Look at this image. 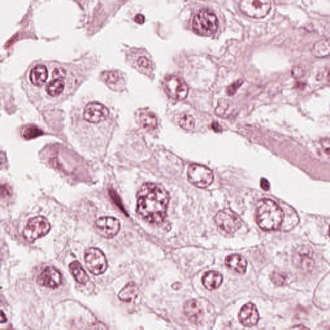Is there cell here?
<instances>
[{"mask_svg":"<svg viewBox=\"0 0 330 330\" xmlns=\"http://www.w3.org/2000/svg\"><path fill=\"white\" fill-rule=\"evenodd\" d=\"M50 229V222L45 217H34L29 220L23 230V236L27 241L33 243L47 234Z\"/></svg>","mask_w":330,"mask_h":330,"instance_id":"cell-4","label":"cell"},{"mask_svg":"<svg viewBox=\"0 0 330 330\" xmlns=\"http://www.w3.org/2000/svg\"><path fill=\"white\" fill-rule=\"evenodd\" d=\"M179 124L184 129L191 130L195 126V120L190 115H184L181 117Z\"/></svg>","mask_w":330,"mask_h":330,"instance_id":"cell-26","label":"cell"},{"mask_svg":"<svg viewBox=\"0 0 330 330\" xmlns=\"http://www.w3.org/2000/svg\"><path fill=\"white\" fill-rule=\"evenodd\" d=\"M295 260L299 267L304 271L311 270L314 266L312 252L310 251V248L305 247L298 249L297 252H295Z\"/></svg>","mask_w":330,"mask_h":330,"instance_id":"cell-15","label":"cell"},{"mask_svg":"<svg viewBox=\"0 0 330 330\" xmlns=\"http://www.w3.org/2000/svg\"><path fill=\"white\" fill-rule=\"evenodd\" d=\"M104 80L107 85L110 86H117L116 85L120 84L119 83L121 80L118 72L117 71H107L103 74Z\"/></svg>","mask_w":330,"mask_h":330,"instance_id":"cell-24","label":"cell"},{"mask_svg":"<svg viewBox=\"0 0 330 330\" xmlns=\"http://www.w3.org/2000/svg\"><path fill=\"white\" fill-rule=\"evenodd\" d=\"M48 77L47 68L45 65H38L31 70L29 78L34 86L41 87L46 84Z\"/></svg>","mask_w":330,"mask_h":330,"instance_id":"cell-16","label":"cell"},{"mask_svg":"<svg viewBox=\"0 0 330 330\" xmlns=\"http://www.w3.org/2000/svg\"><path fill=\"white\" fill-rule=\"evenodd\" d=\"M137 212L146 221L160 224L167 217L170 195L161 185L147 183L138 192Z\"/></svg>","mask_w":330,"mask_h":330,"instance_id":"cell-1","label":"cell"},{"mask_svg":"<svg viewBox=\"0 0 330 330\" xmlns=\"http://www.w3.org/2000/svg\"><path fill=\"white\" fill-rule=\"evenodd\" d=\"M145 16L142 15V14H137L135 18H134V21H135L136 23L139 24V25H142V24L145 23Z\"/></svg>","mask_w":330,"mask_h":330,"instance_id":"cell-32","label":"cell"},{"mask_svg":"<svg viewBox=\"0 0 330 330\" xmlns=\"http://www.w3.org/2000/svg\"><path fill=\"white\" fill-rule=\"evenodd\" d=\"M259 315L258 310L252 303H248L242 308L239 314V320L243 326L251 327L255 326L259 321Z\"/></svg>","mask_w":330,"mask_h":330,"instance_id":"cell-13","label":"cell"},{"mask_svg":"<svg viewBox=\"0 0 330 330\" xmlns=\"http://www.w3.org/2000/svg\"><path fill=\"white\" fill-rule=\"evenodd\" d=\"M219 21L216 14L208 9H202L194 17L193 30L198 35L210 36L216 33Z\"/></svg>","mask_w":330,"mask_h":330,"instance_id":"cell-3","label":"cell"},{"mask_svg":"<svg viewBox=\"0 0 330 330\" xmlns=\"http://www.w3.org/2000/svg\"><path fill=\"white\" fill-rule=\"evenodd\" d=\"M271 280L275 285L277 286L284 285L287 281V277L283 273L275 272L271 275Z\"/></svg>","mask_w":330,"mask_h":330,"instance_id":"cell-28","label":"cell"},{"mask_svg":"<svg viewBox=\"0 0 330 330\" xmlns=\"http://www.w3.org/2000/svg\"><path fill=\"white\" fill-rule=\"evenodd\" d=\"M137 64L139 67L143 68V69H149L151 67L150 61L145 56H141V57L139 58L138 61H137Z\"/></svg>","mask_w":330,"mask_h":330,"instance_id":"cell-29","label":"cell"},{"mask_svg":"<svg viewBox=\"0 0 330 330\" xmlns=\"http://www.w3.org/2000/svg\"><path fill=\"white\" fill-rule=\"evenodd\" d=\"M225 264L227 267L238 273L243 274L246 272L247 261L243 256L239 254H232L226 258Z\"/></svg>","mask_w":330,"mask_h":330,"instance_id":"cell-17","label":"cell"},{"mask_svg":"<svg viewBox=\"0 0 330 330\" xmlns=\"http://www.w3.org/2000/svg\"><path fill=\"white\" fill-rule=\"evenodd\" d=\"M242 83H243V82H242L241 80H239L238 82H234L233 84H232L231 86L228 88V89H227V92H228L229 95H230V96L234 95L235 92H236V90L238 89V88L241 86Z\"/></svg>","mask_w":330,"mask_h":330,"instance_id":"cell-30","label":"cell"},{"mask_svg":"<svg viewBox=\"0 0 330 330\" xmlns=\"http://www.w3.org/2000/svg\"><path fill=\"white\" fill-rule=\"evenodd\" d=\"M65 79L53 78L46 87V92L48 96L53 98L62 96L66 89Z\"/></svg>","mask_w":330,"mask_h":330,"instance_id":"cell-18","label":"cell"},{"mask_svg":"<svg viewBox=\"0 0 330 330\" xmlns=\"http://www.w3.org/2000/svg\"><path fill=\"white\" fill-rule=\"evenodd\" d=\"M95 228L103 238H112L120 231L121 224L115 217H102L97 220Z\"/></svg>","mask_w":330,"mask_h":330,"instance_id":"cell-11","label":"cell"},{"mask_svg":"<svg viewBox=\"0 0 330 330\" xmlns=\"http://www.w3.org/2000/svg\"><path fill=\"white\" fill-rule=\"evenodd\" d=\"M212 128H213L215 131H221V127H220L219 124L217 123H212Z\"/></svg>","mask_w":330,"mask_h":330,"instance_id":"cell-33","label":"cell"},{"mask_svg":"<svg viewBox=\"0 0 330 330\" xmlns=\"http://www.w3.org/2000/svg\"><path fill=\"white\" fill-rule=\"evenodd\" d=\"M329 236H330V227H329Z\"/></svg>","mask_w":330,"mask_h":330,"instance_id":"cell-34","label":"cell"},{"mask_svg":"<svg viewBox=\"0 0 330 330\" xmlns=\"http://www.w3.org/2000/svg\"><path fill=\"white\" fill-rule=\"evenodd\" d=\"M260 185L261 187L262 188V189L265 190V191H268V190H270V183H269L267 180L264 179V178H263V179H261Z\"/></svg>","mask_w":330,"mask_h":330,"instance_id":"cell-31","label":"cell"},{"mask_svg":"<svg viewBox=\"0 0 330 330\" xmlns=\"http://www.w3.org/2000/svg\"><path fill=\"white\" fill-rule=\"evenodd\" d=\"M320 149L325 158L330 160V138L322 139L320 141Z\"/></svg>","mask_w":330,"mask_h":330,"instance_id":"cell-27","label":"cell"},{"mask_svg":"<svg viewBox=\"0 0 330 330\" xmlns=\"http://www.w3.org/2000/svg\"><path fill=\"white\" fill-rule=\"evenodd\" d=\"M70 271L75 281L80 284H86L89 277L82 265L77 261H73L69 266Z\"/></svg>","mask_w":330,"mask_h":330,"instance_id":"cell-20","label":"cell"},{"mask_svg":"<svg viewBox=\"0 0 330 330\" xmlns=\"http://www.w3.org/2000/svg\"><path fill=\"white\" fill-rule=\"evenodd\" d=\"M184 313L188 320L194 324L199 323L204 315L201 304L198 300L194 299L185 302Z\"/></svg>","mask_w":330,"mask_h":330,"instance_id":"cell-14","label":"cell"},{"mask_svg":"<svg viewBox=\"0 0 330 330\" xmlns=\"http://www.w3.org/2000/svg\"><path fill=\"white\" fill-rule=\"evenodd\" d=\"M239 9L250 18L261 19L270 13L272 3L270 0H240Z\"/></svg>","mask_w":330,"mask_h":330,"instance_id":"cell-5","label":"cell"},{"mask_svg":"<svg viewBox=\"0 0 330 330\" xmlns=\"http://www.w3.org/2000/svg\"><path fill=\"white\" fill-rule=\"evenodd\" d=\"M138 289L135 283H129L119 293V299L124 302H131L138 296Z\"/></svg>","mask_w":330,"mask_h":330,"instance_id":"cell-21","label":"cell"},{"mask_svg":"<svg viewBox=\"0 0 330 330\" xmlns=\"http://www.w3.org/2000/svg\"><path fill=\"white\" fill-rule=\"evenodd\" d=\"M256 221L263 231H274L280 228L284 213L281 207L270 199L261 200L256 209Z\"/></svg>","mask_w":330,"mask_h":330,"instance_id":"cell-2","label":"cell"},{"mask_svg":"<svg viewBox=\"0 0 330 330\" xmlns=\"http://www.w3.org/2000/svg\"><path fill=\"white\" fill-rule=\"evenodd\" d=\"M215 222L220 229L228 232L233 233L241 228L242 222L238 215L229 209L219 211L214 218Z\"/></svg>","mask_w":330,"mask_h":330,"instance_id":"cell-10","label":"cell"},{"mask_svg":"<svg viewBox=\"0 0 330 330\" xmlns=\"http://www.w3.org/2000/svg\"><path fill=\"white\" fill-rule=\"evenodd\" d=\"M222 276L216 271H209L205 273L202 278V284L209 290H216L222 284Z\"/></svg>","mask_w":330,"mask_h":330,"instance_id":"cell-19","label":"cell"},{"mask_svg":"<svg viewBox=\"0 0 330 330\" xmlns=\"http://www.w3.org/2000/svg\"><path fill=\"white\" fill-rule=\"evenodd\" d=\"M187 175L189 182L199 188H207L214 181V175L212 171L200 165H190L188 169Z\"/></svg>","mask_w":330,"mask_h":330,"instance_id":"cell-7","label":"cell"},{"mask_svg":"<svg viewBox=\"0 0 330 330\" xmlns=\"http://www.w3.org/2000/svg\"><path fill=\"white\" fill-rule=\"evenodd\" d=\"M85 262L88 270L94 275L103 274L108 267L106 257L96 248H90L85 251Z\"/></svg>","mask_w":330,"mask_h":330,"instance_id":"cell-6","label":"cell"},{"mask_svg":"<svg viewBox=\"0 0 330 330\" xmlns=\"http://www.w3.org/2000/svg\"><path fill=\"white\" fill-rule=\"evenodd\" d=\"M43 131L38 127L30 126L26 127L23 131V136L26 139H32L42 135Z\"/></svg>","mask_w":330,"mask_h":330,"instance_id":"cell-25","label":"cell"},{"mask_svg":"<svg viewBox=\"0 0 330 330\" xmlns=\"http://www.w3.org/2000/svg\"><path fill=\"white\" fill-rule=\"evenodd\" d=\"M139 122L141 126L146 130H153L157 126V119L155 115L150 112H143L139 115Z\"/></svg>","mask_w":330,"mask_h":330,"instance_id":"cell-23","label":"cell"},{"mask_svg":"<svg viewBox=\"0 0 330 330\" xmlns=\"http://www.w3.org/2000/svg\"><path fill=\"white\" fill-rule=\"evenodd\" d=\"M312 53L313 55L317 58H324L330 56V38L315 43Z\"/></svg>","mask_w":330,"mask_h":330,"instance_id":"cell-22","label":"cell"},{"mask_svg":"<svg viewBox=\"0 0 330 330\" xmlns=\"http://www.w3.org/2000/svg\"><path fill=\"white\" fill-rule=\"evenodd\" d=\"M164 87L171 98L183 100L187 97L188 87L184 80L175 75H170L165 78L163 82Z\"/></svg>","mask_w":330,"mask_h":330,"instance_id":"cell-9","label":"cell"},{"mask_svg":"<svg viewBox=\"0 0 330 330\" xmlns=\"http://www.w3.org/2000/svg\"><path fill=\"white\" fill-rule=\"evenodd\" d=\"M109 109L98 102H90L85 107L83 118L87 123L99 124L104 123L109 117Z\"/></svg>","mask_w":330,"mask_h":330,"instance_id":"cell-8","label":"cell"},{"mask_svg":"<svg viewBox=\"0 0 330 330\" xmlns=\"http://www.w3.org/2000/svg\"><path fill=\"white\" fill-rule=\"evenodd\" d=\"M37 283L42 287L58 288L62 284V275L56 268L48 266L38 276Z\"/></svg>","mask_w":330,"mask_h":330,"instance_id":"cell-12","label":"cell"}]
</instances>
